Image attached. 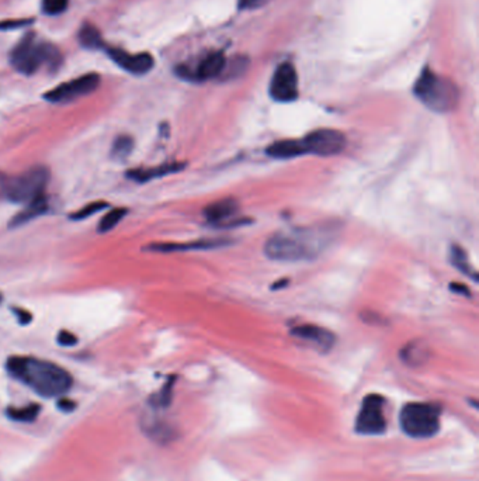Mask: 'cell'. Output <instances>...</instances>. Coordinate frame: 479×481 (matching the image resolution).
<instances>
[{
    "mask_svg": "<svg viewBox=\"0 0 479 481\" xmlns=\"http://www.w3.org/2000/svg\"><path fill=\"white\" fill-rule=\"evenodd\" d=\"M49 182V170L34 166L17 176H9L5 185L3 199L13 203H30L41 196Z\"/></svg>",
    "mask_w": 479,
    "mask_h": 481,
    "instance_id": "cell-6",
    "label": "cell"
},
{
    "mask_svg": "<svg viewBox=\"0 0 479 481\" xmlns=\"http://www.w3.org/2000/svg\"><path fill=\"white\" fill-rule=\"evenodd\" d=\"M0 302H2V294H0Z\"/></svg>",
    "mask_w": 479,
    "mask_h": 481,
    "instance_id": "cell-34",
    "label": "cell"
},
{
    "mask_svg": "<svg viewBox=\"0 0 479 481\" xmlns=\"http://www.w3.org/2000/svg\"><path fill=\"white\" fill-rule=\"evenodd\" d=\"M399 421L406 435L419 439L432 438L440 428V407L428 402H409L402 408Z\"/></svg>",
    "mask_w": 479,
    "mask_h": 481,
    "instance_id": "cell-5",
    "label": "cell"
},
{
    "mask_svg": "<svg viewBox=\"0 0 479 481\" xmlns=\"http://www.w3.org/2000/svg\"><path fill=\"white\" fill-rule=\"evenodd\" d=\"M355 430L363 435H380L387 430L384 398L381 396L370 394L364 398L355 421Z\"/></svg>",
    "mask_w": 479,
    "mask_h": 481,
    "instance_id": "cell-7",
    "label": "cell"
},
{
    "mask_svg": "<svg viewBox=\"0 0 479 481\" xmlns=\"http://www.w3.org/2000/svg\"><path fill=\"white\" fill-rule=\"evenodd\" d=\"M307 155L333 156L340 154L346 147V137L343 133L333 129H318L303 138Z\"/></svg>",
    "mask_w": 479,
    "mask_h": 481,
    "instance_id": "cell-8",
    "label": "cell"
},
{
    "mask_svg": "<svg viewBox=\"0 0 479 481\" xmlns=\"http://www.w3.org/2000/svg\"><path fill=\"white\" fill-rule=\"evenodd\" d=\"M291 335L298 338L299 341L311 343L312 346L323 352L330 350L335 345V335L329 329L314 325V324L298 325L291 329Z\"/></svg>",
    "mask_w": 479,
    "mask_h": 481,
    "instance_id": "cell-13",
    "label": "cell"
},
{
    "mask_svg": "<svg viewBox=\"0 0 479 481\" xmlns=\"http://www.w3.org/2000/svg\"><path fill=\"white\" fill-rule=\"evenodd\" d=\"M134 148V140L128 136H119L115 138L111 147V158L117 161H123L127 156H130L131 151Z\"/></svg>",
    "mask_w": 479,
    "mask_h": 481,
    "instance_id": "cell-21",
    "label": "cell"
},
{
    "mask_svg": "<svg viewBox=\"0 0 479 481\" xmlns=\"http://www.w3.org/2000/svg\"><path fill=\"white\" fill-rule=\"evenodd\" d=\"M266 154L273 159L287 161L298 156H304L307 155V151L303 144V140H281L269 145L266 148Z\"/></svg>",
    "mask_w": 479,
    "mask_h": 481,
    "instance_id": "cell-15",
    "label": "cell"
},
{
    "mask_svg": "<svg viewBox=\"0 0 479 481\" xmlns=\"http://www.w3.org/2000/svg\"><path fill=\"white\" fill-rule=\"evenodd\" d=\"M100 85V76L97 74H87L76 78L71 82H65L45 93V99L51 103L72 101L78 97L86 96L94 92Z\"/></svg>",
    "mask_w": 479,
    "mask_h": 481,
    "instance_id": "cell-9",
    "label": "cell"
},
{
    "mask_svg": "<svg viewBox=\"0 0 479 481\" xmlns=\"http://www.w3.org/2000/svg\"><path fill=\"white\" fill-rule=\"evenodd\" d=\"M108 55L115 64H118L123 70L133 75H145L153 67V58L151 56V54L146 52L133 55L123 49L110 48Z\"/></svg>",
    "mask_w": 479,
    "mask_h": 481,
    "instance_id": "cell-12",
    "label": "cell"
},
{
    "mask_svg": "<svg viewBox=\"0 0 479 481\" xmlns=\"http://www.w3.org/2000/svg\"><path fill=\"white\" fill-rule=\"evenodd\" d=\"M75 407H76L75 401H72L69 398H62V400L58 401V408L64 412H71L75 409Z\"/></svg>",
    "mask_w": 479,
    "mask_h": 481,
    "instance_id": "cell-30",
    "label": "cell"
},
{
    "mask_svg": "<svg viewBox=\"0 0 479 481\" xmlns=\"http://www.w3.org/2000/svg\"><path fill=\"white\" fill-rule=\"evenodd\" d=\"M230 244V239L214 238V239H199L189 244H153L146 250L156 254H174V252H186V251H200V250H217Z\"/></svg>",
    "mask_w": 479,
    "mask_h": 481,
    "instance_id": "cell-14",
    "label": "cell"
},
{
    "mask_svg": "<svg viewBox=\"0 0 479 481\" xmlns=\"http://www.w3.org/2000/svg\"><path fill=\"white\" fill-rule=\"evenodd\" d=\"M58 343L59 345H62V346H74L78 343V338L69 332V331H61L58 334V338H56Z\"/></svg>",
    "mask_w": 479,
    "mask_h": 481,
    "instance_id": "cell-28",
    "label": "cell"
},
{
    "mask_svg": "<svg viewBox=\"0 0 479 481\" xmlns=\"http://www.w3.org/2000/svg\"><path fill=\"white\" fill-rule=\"evenodd\" d=\"M6 369L12 377L48 398L65 394L74 383L71 373L64 368L38 357L12 356L8 359Z\"/></svg>",
    "mask_w": 479,
    "mask_h": 481,
    "instance_id": "cell-2",
    "label": "cell"
},
{
    "mask_svg": "<svg viewBox=\"0 0 479 481\" xmlns=\"http://www.w3.org/2000/svg\"><path fill=\"white\" fill-rule=\"evenodd\" d=\"M171 390H173V380H169V383L155 397V405L160 407V408L167 407L171 401Z\"/></svg>",
    "mask_w": 479,
    "mask_h": 481,
    "instance_id": "cell-27",
    "label": "cell"
},
{
    "mask_svg": "<svg viewBox=\"0 0 479 481\" xmlns=\"http://www.w3.org/2000/svg\"><path fill=\"white\" fill-rule=\"evenodd\" d=\"M413 92L426 107L437 113H447L458 103L457 88L446 78H442L429 70L422 72Z\"/></svg>",
    "mask_w": 479,
    "mask_h": 481,
    "instance_id": "cell-3",
    "label": "cell"
},
{
    "mask_svg": "<svg viewBox=\"0 0 479 481\" xmlns=\"http://www.w3.org/2000/svg\"><path fill=\"white\" fill-rule=\"evenodd\" d=\"M69 5V0H42V10L47 15H59L65 12Z\"/></svg>",
    "mask_w": 479,
    "mask_h": 481,
    "instance_id": "cell-25",
    "label": "cell"
},
{
    "mask_svg": "<svg viewBox=\"0 0 479 481\" xmlns=\"http://www.w3.org/2000/svg\"><path fill=\"white\" fill-rule=\"evenodd\" d=\"M41 407L37 404H30L26 407H12L8 409V416L17 423H33L38 416Z\"/></svg>",
    "mask_w": 479,
    "mask_h": 481,
    "instance_id": "cell-20",
    "label": "cell"
},
{
    "mask_svg": "<svg viewBox=\"0 0 479 481\" xmlns=\"http://www.w3.org/2000/svg\"><path fill=\"white\" fill-rule=\"evenodd\" d=\"M185 168V163L180 162H171V163H166V165H160L156 168H148V169H134L128 172V177L135 180L138 184H145L149 182V180L158 179V177H163L171 173H176L178 170H182Z\"/></svg>",
    "mask_w": 479,
    "mask_h": 481,
    "instance_id": "cell-17",
    "label": "cell"
},
{
    "mask_svg": "<svg viewBox=\"0 0 479 481\" xmlns=\"http://www.w3.org/2000/svg\"><path fill=\"white\" fill-rule=\"evenodd\" d=\"M270 96L277 101H294L298 97V78L295 68L285 63L280 65L270 82Z\"/></svg>",
    "mask_w": 479,
    "mask_h": 481,
    "instance_id": "cell-10",
    "label": "cell"
},
{
    "mask_svg": "<svg viewBox=\"0 0 479 481\" xmlns=\"http://www.w3.org/2000/svg\"><path fill=\"white\" fill-rule=\"evenodd\" d=\"M332 228H294L276 232L267 239L264 255L277 262H310L332 243Z\"/></svg>",
    "mask_w": 479,
    "mask_h": 481,
    "instance_id": "cell-1",
    "label": "cell"
},
{
    "mask_svg": "<svg viewBox=\"0 0 479 481\" xmlns=\"http://www.w3.org/2000/svg\"><path fill=\"white\" fill-rule=\"evenodd\" d=\"M13 313H15V316L17 317L19 323L23 324V325H27V324H30V323L33 321V316H31L27 310H24V309H17V307H15V309H13Z\"/></svg>",
    "mask_w": 479,
    "mask_h": 481,
    "instance_id": "cell-29",
    "label": "cell"
},
{
    "mask_svg": "<svg viewBox=\"0 0 479 481\" xmlns=\"http://www.w3.org/2000/svg\"><path fill=\"white\" fill-rule=\"evenodd\" d=\"M106 206H107V204H106V203H101V202L90 203V204H87V206L82 207L81 210H78L76 213L71 214V218H72V220H85V218L90 217V215H93V214L99 213V211H100V210H103Z\"/></svg>",
    "mask_w": 479,
    "mask_h": 481,
    "instance_id": "cell-26",
    "label": "cell"
},
{
    "mask_svg": "<svg viewBox=\"0 0 479 481\" xmlns=\"http://www.w3.org/2000/svg\"><path fill=\"white\" fill-rule=\"evenodd\" d=\"M12 65L24 75H31L40 70L42 64H48L51 67H58L59 51L47 44L41 42L33 34L26 35L17 47L12 51Z\"/></svg>",
    "mask_w": 479,
    "mask_h": 481,
    "instance_id": "cell-4",
    "label": "cell"
},
{
    "mask_svg": "<svg viewBox=\"0 0 479 481\" xmlns=\"http://www.w3.org/2000/svg\"><path fill=\"white\" fill-rule=\"evenodd\" d=\"M237 202L232 197H228L207 206L204 210V217L211 225L215 227H235L245 224V220L237 218Z\"/></svg>",
    "mask_w": 479,
    "mask_h": 481,
    "instance_id": "cell-11",
    "label": "cell"
},
{
    "mask_svg": "<svg viewBox=\"0 0 479 481\" xmlns=\"http://www.w3.org/2000/svg\"><path fill=\"white\" fill-rule=\"evenodd\" d=\"M225 58L221 52L217 54H211L208 55L204 61L200 63L199 68L189 74V79H196V81H208V79H214L217 76L221 75V72L225 70Z\"/></svg>",
    "mask_w": 479,
    "mask_h": 481,
    "instance_id": "cell-16",
    "label": "cell"
},
{
    "mask_svg": "<svg viewBox=\"0 0 479 481\" xmlns=\"http://www.w3.org/2000/svg\"><path fill=\"white\" fill-rule=\"evenodd\" d=\"M79 40H81L83 47L90 48V49L103 48V44H104L99 30L90 24H86L82 27V30L79 31Z\"/></svg>",
    "mask_w": 479,
    "mask_h": 481,
    "instance_id": "cell-22",
    "label": "cell"
},
{
    "mask_svg": "<svg viewBox=\"0 0 479 481\" xmlns=\"http://www.w3.org/2000/svg\"><path fill=\"white\" fill-rule=\"evenodd\" d=\"M47 210H48V200H47L45 195H44V196H41V197L27 203L26 209H23L19 214H16L12 218L10 227L16 228V227H20L23 224H27L28 221H31V220L40 217L41 214H44Z\"/></svg>",
    "mask_w": 479,
    "mask_h": 481,
    "instance_id": "cell-18",
    "label": "cell"
},
{
    "mask_svg": "<svg viewBox=\"0 0 479 481\" xmlns=\"http://www.w3.org/2000/svg\"><path fill=\"white\" fill-rule=\"evenodd\" d=\"M6 179H8L6 173H0V199H3V195H5Z\"/></svg>",
    "mask_w": 479,
    "mask_h": 481,
    "instance_id": "cell-33",
    "label": "cell"
},
{
    "mask_svg": "<svg viewBox=\"0 0 479 481\" xmlns=\"http://www.w3.org/2000/svg\"><path fill=\"white\" fill-rule=\"evenodd\" d=\"M126 214H127L126 209H121V207L112 209L100 220L99 227H97L99 232H108L110 229H112L114 227H117L119 222H121V220L126 217Z\"/></svg>",
    "mask_w": 479,
    "mask_h": 481,
    "instance_id": "cell-23",
    "label": "cell"
},
{
    "mask_svg": "<svg viewBox=\"0 0 479 481\" xmlns=\"http://www.w3.org/2000/svg\"><path fill=\"white\" fill-rule=\"evenodd\" d=\"M30 22L27 20H8V22H2L0 23V28H3V30H8V28H17V27H22V26H26Z\"/></svg>",
    "mask_w": 479,
    "mask_h": 481,
    "instance_id": "cell-31",
    "label": "cell"
},
{
    "mask_svg": "<svg viewBox=\"0 0 479 481\" xmlns=\"http://www.w3.org/2000/svg\"><path fill=\"white\" fill-rule=\"evenodd\" d=\"M451 263L455 269L462 272L464 275L472 277L475 282H478V273L471 268L467 252L460 247V245H453L451 247Z\"/></svg>",
    "mask_w": 479,
    "mask_h": 481,
    "instance_id": "cell-19",
    "label": "cell"
},
{
    "mask_svg": "<svg viewBox=\"0 0 479 481\" xmlns=\"http://www.w3.org/2000/svg\"><path fill=\"white\" fill-rule=\"evenodd\" d=\"M423 356H425V350L422 346H417L414 343H410L403 352H402V357L405 362L414 365V364H421L423 362Z\"/></svg>",
    "mask_w": 479,
    "mask_h": 481,
    "instance_id": "cell-24",
    "label": "cell"
},
{
    "mask_svg": "<svg viewBox=\"0 0 479 481\" xmlns=\"http://www.w3.org/2000/svg\"><path fill=\"white\" fill-rule=\"evenodd\" d=\"M451 290L453 291H455V293H461V294H464V295H471V293H469V290L467 288V286H464V284H455V283H453L451 284Z\"/></svg>",
    "mask_w": 479,
    "mask_h": 481,
    "instance_id": "cell-32",
    "label": "cell"
}]
</instances>
